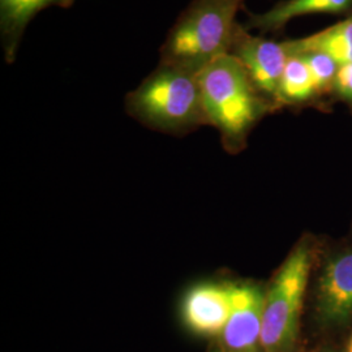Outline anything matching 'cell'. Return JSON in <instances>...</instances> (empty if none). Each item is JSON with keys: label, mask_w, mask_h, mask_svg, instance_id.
I'll return each mask as SVG.
<instances>
[{"label": "cell", "mask_w": 352, "mask_h": 352, "mask_svg": "<svg viewBox=\"0 0 352 352\" xmlns=\"http://www.w3.org/2000/svg\"><path fill=\"white\" fill-rule=\"evenodd\" d=\"M245 0H192L170 29L161 47V62L200 74L226 55Z\"/></svg>", "instance_id": "cell-1"}, {"label": "cell", "mask_w": 352, "mask_h": 352, "mask_svg": "<svg viewBox=\"0 0 352 352\" xmlns=\"http://www.w3.org/2000/svg\"><path fill=\"white\" fill-rule=\"evenodd\" d=\"M199 84L206 123L217 126L230 145L243 142L272 106L231 54L206 65L199 74Z\"/></svg>", "instance_id": "cell-2"}, {"label": "cell", "mask_w": 352, "mask_h": 352, "mask_svg": "<svg viewBox=\"0 0 352 352\" xmlns=\"http://www.w3.org/2000/svg\"><path fill=\"white\" fill-rule=\"evenodd\" d=\"M128 111L145 124L180 132L205 120L199 75L187 69L158 64L126 97Z\"/></svg>", "instance_id": "cell-3"}, {"label": "cell", "mask_w": 352, "mask_h": 352, "mask_svg": "<svg viewBox=\"0 0 352 352\" xmlns=\"http://www.w3.org/2000/svg\"><path fill=\"white\" fill-rule=\"evenodd\" d=\"M312 266L307 244L291 252L265 294L264 324L260 349L264 352H287L299 327L304 294Z\"/></svg>", "instance_id": "cell-4"}, {"label": "cell", "mask_w": 352, "mask_h": 352, "mask_svg": "<svg viewBox=\"0 0 352 352\" xmlns=\"http://www.w3.org/2000/svg\"><path fill=\"white\" fill-rule=\"evenodd\" d=\"M228 54L243 64L265 100L272 106L279 104V84L289 59L285 41L279 42L263 36H254L250 33L247 26L239 23Z\"/></svg>", "instance_id": "cell-5"}, {"label": "cell", "mask_w": 352, "mask_h": 352, "mask_svg": "<svg viewBox=\"0 0 352 352\" xmlns=\"http://www.w3.org/2000/svg\"><path fill=\"white\" fill-rule=\"evenodd\" d=\"M232 305L221 337L228 352H256L264 324L265 294L251 283L231 285Z\"/></svg>", "instance_id": "cell-6"}, {"label": "cell", "mask_w": 352, "mask_h": 352, "mask_svg": "<svg viewBox=\"0 0 352 352\" xmlns=\"http://www.w3.org/2000/svg\"><path fill=\"white\" fill-rule=\"evenodd\" d=\"M316 309L320 320L340 327L352 318V251L327 261L318 279Z\"/></svg>", "instance_id": "cell-7"}, {"label": "cell", "mask_w": 352, "mask_h": 352, "mask_svg": "<svg viewBox=\"0 0 352 352\" xmlns=\"http://www.w3.org/2000/svg\"><path fill=\"white\" fill-rule=\"evenodd\" d=\"M231 305V285L201 283L189 289L183 300V321L197 336L218 337L226 327Z\"/></svg>", "instance_id": "cell-8"}, {"label": "cell", "mask_w": 352, "mask_h": 352, "mask_svg": "<svg viewBox=\"0 0 352 352\" xmlns=\"http://www.w3.org/2000/svg\"><path fill=\"white\" fill-rule=\"evenodd\" d=\"M352 13V0H280L261 13L248 14V29L261 34L279 33L294 19L309 14L349 16Z\"/></svg>", "instance_id": "cell-9"}, {"label": "cell", "mask_w": 352, "mask_h": 352, "mask_svg": "<svg viewBox=\"0 0 352 352\" xmlns=\"http://www.w3.org/2000/svg\"><path fill=\"white\" fill-rule=\"evenodd\" d=\"M75 0H0V36L4 59L13 63L26 28L38 13L50 7L71 8Z\"/></svg>", "instance_id": "cell-10"}, {"label": "cell", "mask_w": 352, "mask_h": 352, "mask_svg": "<svg viewBox=\"0 0 352 352\" xmlns=\"http://www.w3.org/2000/svg\"><path fill=\"white\" fill-rule=\"evenodd\" d=\"M289 55L322 52L337 63H352V13L334 25L307 37L285 39Z\"/></svg>", "instance_id": "cell-11"}, {"label": "cell", "mask_w": 352, "mask_h": 352, "mask_svg": "<svg viewBox=\"0 0 352 352\" xmlns=\"http://www.w3.org/2000/svg\"><path fill=\"white\" fill-rule=\"evenodd\" d=\"M315 80L302 55H289L278 90L279 104H304L318 100Z\"/></svg>", "instance_id": "cell-12"}, {"label": "cell", "mask_w": 352, "mask_h": 352, "mask_svg": "<svg viewBox=\"0 0 352 352\" xmlns=\"http://www.w3.org/2000/svg\"><path fill=\"white\" fill-rule=\"evenodd\" d=\"M299 55L304 56L312 72L318 97L333 94V87L336 76L340 69V64L322 52H307Z\"/></svg>", "instance_id": "cell-13"}, {"label": "cell", "mask_w": 352, "mask_h": 352, "mask_svg": "<svg viewBox=\"0 0 352 352\" xmlns=\"http://www.w3.org/2000/svg\"><path fill=\"white\" fill-rule=\"evenodd\" d=\"M333 96L352 104V63L340 65L333 87Z\"/></svg>", "instance_id": "cell-14"}, {"label": "cell", "mask_w": 352, "mask_h": 352, "mask_svg": "<svg viewBox=\"0 0 352 352\" xmlns=\"http://www.w3.org/2000/svg\"><path fill=\"white\" fill-rule=\"evenodd\" d=\"M349 352H352V338L350 340V344H349Z\"/></svg>", "instance_id": "cell-15"}]
</instances>
